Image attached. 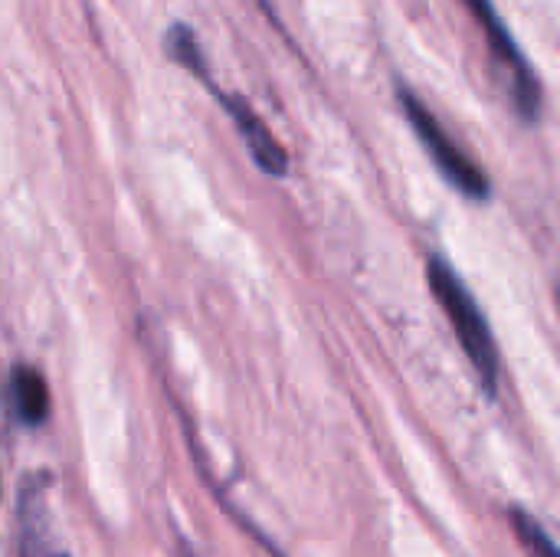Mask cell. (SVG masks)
<instances>
[{
  "mask_svg": "<svg viewBox=\"0 0 560 557\" xmlns=\"http://www.w3.org/2000/svg\"><path fill=\"white\" fill-rule=\"evenodd\" d=\"M512 525H515V535H518V542H522V548L528 552V557H560L558 545L545 535V529H541L532 515L515 512V515H512Z\"/></svg>",
  "mask_w": 560,
  "mask_h": 557,
  "instance_id": "7",
  "label": "cell"
},
{
  "mask_svg": "<svg viewBox=\"0 0 560 557\" xmlns=\"http://www.w3.org/2000/svg\"><path fill=\"white\" fill-rule=\"evenodd\" d=\"M472 16L479 20L486 39H489V49L495 53V62L502 66V72L509 76V85H512V95H515V105L518 112L532 121L538 115V105H541V92H538V79L528 66V59L522 56L515 36L509 33L505 20L499 16V10L492 7V0H466Z\"/></svg>",
  "mask_w": 560,
  "mask_h": 557,
  "instance_id": "3",
  "label": "cell"
},
{
  "mask_svg": "<svg viewBox=\"0 0 560 557\" xmlns=\"http://www.w3.org/2000/svg\"><path fill=\"white\" fill-rule=\"evenodd\" d=\"M400 105H404V115H407L410 128L417 131L420 144L430 151V161L450 181V187L459 190L469 200H486L489 197V177H486V171H479L466 158V151L443 131V125L436 121V115L410 89H400Z\"/></svg>",
  "mask_w": 560,
  "mask_h": 557,
  "instance_id": "2",
  "label": "cell"
},
{
  "mask_svg": "<svg viewBox=\"0 0 560 557\" xmlns=\"http://www.w3.org/2000/svg\"><path fill=\"white\" fill-rule=\"evenodd\" d=\"M167 53H171V59H174V62H180L184 69H190L203 85L210 82L207 66H203V53H200L197 36L190 33V26H184V23L171 26V33H167Z\"/></svg>",
  "mask_w": 560,
  "mask_h": 557,
  "instance_id": "6",
  "label": "cell"
},
{
  "mask_svg": "<svg viewBox=\"0 0 560 557\" xmlns=\"http://www.w3.org/2000/svg\"><path fill=\"white\" fill-rule=\"evenodd\" d=\"M13 404L23 417V423L39 427L49 414V387L39 371L33 368H16L13 371Z\"/></svg>",
  "mask_w": 560,
  "mask_h": 557,
  "instance_id": "5",
  "label": "cell"
},
{
  "mask_svg": "<svg viewBox=\"0 0 560 557\" xmlns=\"http://www.w3.org/2000/svg\"><path fill=\"white\" fill-rule=\"evenodd\" d=\"M427 279H430V289L436 292V302L443 305L466 358L472 361L476 374L482 378V384L489 391H495L499 387V348H495L492 328H489L476 295L469 292V286L459 279V272L443 256H430Z\"/></svg>",
  "mask_w": 560,
  "mask_h": 557,
  "instance_id": "1",
  "label": "cell"
},
{
  "mask_svg": "<svg viewBox=\"0 0 560 557\" xmlns=\"http://www.w3.org/2000/svg\"><path fill=\"white\" fill-rule=\"evenodd\" d=\"M220 102L226 105L230 118L236 121V128H240V135H243L249 154H253V161H256L266 174L282 177V174L289 171V158H285V148H282V144L272 138V131L266 128V121H262L243 98H236V95H220Z\"/></svg>",
  "mask_w": 560,
  "mask_h": 557,
  "instance_id": "4",
  "label": "cell"
}]
</instances>
